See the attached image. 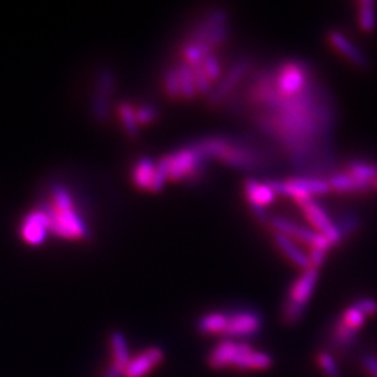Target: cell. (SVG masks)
Here are the masks:
<instances>
[{
  "label": "cell",
  "instance_id": "1",
  "mask_svg": "<svg viewBox=\"0 0 377 377\" xmlns=\"http://www.w3.org/2000/svg\"><path fill=\"white\" fill-rule=\"evenodd\" d=\"M246 97L255 108L253 123L277 144L298 176L328 179L335 173L337 105L316 73L301 91L282 94L269 69H263L253 76Z\"/></svg>",
  "mask_w": 377,
  "mask_h": 377
},
{
  "label": "cell",
  "instance_id": "2",
  "mask_svg": "<svg viewBox=\"0 0 377 377\" xmlns=\"http://www.w3.org/2000/svg\"><path fill=\"white\" fill-rule=\"evenodd\" d=\"M206 160L219 161L242 170L265 172L272 166V156L252 141L236 137H207L192 146Z\"/></svg>",
  "mask_w": 377,
  "mask_h": 377
},
{
  "label": "cell",
  "instance_id": "3",
  "mask_svg": "<svg viewBox=\"0 0 377 377\" xmlns=\"http://www.w3.org/2000/svg\"><path fill=\"white\" fill-rule=\"evenodd\" d=\"M272 364L274 361L269 354L256 351L249 344L236 340H222L207 355V365L213 371H267Z\"/></svg>",
  "mask_w": 377,
  "mask_h": 377
},
{
  "label": "cell",
  "instance_id": "4",
  "mask_svg": "<svg viewBox=\"0 0 377 377\" xmlns=\"http://www.w3.org/2000/svg\"><path fill=\"white\" fill-rule=\"evenodd\" d=\"M318 278L319 269L309 267L303 269V272L291 285L281 309V320L285 325H295L301 322L305 315V309L313 295Z\"/></svg>",
  "mask_w": 377,
  "mask_h": 377
},
{
  "label": "cell",
  "instance_id": "5",
  "mask_svg": "<svg viewBox=\"0 0 377 377\" xmlns=\"http://www.w3.org/2000/svg\"><path fill=\"white\" fill-rule=\"evenodd\" d=\"M206 158L199 154L192 146L182 149L173 154L162 157L157 163L166 179L183 180L200 176Z\"/></svg>",
  "mask_w": 377,
  "mask_h": 377
},
{
  "label": "cell",
  "instance_id": "6",
  "mask_svg": "<svg viewBox=\"0 0 377 377\" xmlns=\"http://www.w3.org/2000/svg\"><path fill=\"white\" fill-rule=\"evenodd\" d=\"M41 210L50 222V229L54 235L64 239H83L90 235L87 224L79 216L77 210H59L50 203L42 204Z\"/></svg>",
  "mask_w": 377,
  "mask_h": 377
},
{
  "label": "cell",
  "instance_id": "7",
  "mask_svg": "<svg viewBox=\"0 0 377 377\" xmlns=\"http://www.w3.org/2000/svg\"><path fill=\"white\" fill-rule=\"evenodd\" d=\"M228 35H229L228 14L224 10L218 8L211 11L204 18V21L195 30L190 41L204 44L213 51L214 47H219L225 42Z\"/></svg>",
  "mask_w": 377,
  "mask_h": 377
},
{
  "label": "cell",
  "instance_id": "8",
  "mask_svg": "<svg viewBox=\"0 0 377 377\" xmlns=\"http://www.w3.org/2000/svg\"><path fill=\"white\" fill-rule=\"evenodd\" d=\"M263 327V319L253 311H236L228 313V325L224 332L225 340L246 338L257 334Z\"/></svg>",
  "mask_w": 377,
  "mask_h": 377
},
{
  "label": "cell",
  "instance_id": "9",
  "mask_svg": "<svg viewBox=\"0 0 377 377\" xmlns=\"http://www.w3.org/2000/svg\"><path fill=\"white\" fill-rule=\"evenodd\" d=\"M165 358V351L161 347H150L143 352L137 354L132 358L127 365L123 377H146L149 376Z\"/></svg>",
  "mask_w": 377,
  "mask_h": 377
},
{
  "label": "cell",
  "instance_id": "10",
  "mask_svg": "<svg viewBox=\"0 0 377 377\" xmlns=\"http://www.w3.org/2000/svg\"><path fill=\"white\" fill-rule=\"evenodd\" d=\"M133 182L140 189L158 192L163 187L166 176L158 168V165H156L150 158H141L134 165Z\"/></svg>",
  "mask_w": 377,
  "mask_h": 377
},
{
  "label": "cell",
  "instance_id": "11",
  "mask_svg": "<svg viewBox=\"0 0 377 377\" xmlns=\"http://www.w3.org/2000/svg\"><path fill=\"white\" fill-rule=\"evenodd\" d=\"M245 193L252 210L262 222H269V216L266 213V206L272 203L275 199V193L269 189L267 183H259L255 179H246L245 182Z\"/></svg>",
  "mask_w": 377,
  "mask_h": 377
},
{
  "label": "cell",
  "instance_id": "12",
  "mask_svg": "<svg viewBox=\"0 0 377 377\" xmlns=\"http://www.w3.org/2000/svg\"><path fill=\"white\" fill-rule=\"evenodd\" d=\"M252 66V59L242 57L238 62L233 63V66L229 69V71L224 76L222 81L218 83L216 88H213L211 94L209 95V100L211 104H219L233 88L239 81L246 76L248 70Z\"/></svg>",
  "mask_w": 377,
  "mask_h": 377
},
{
  "label": "cell",
  "instance_id": "13",
  "mask_svg": "<svg viewBox=\"0 0 377 377\" xmlns=\"http://www.w3.org/2000/svg\"><path fill=\"white\" fill-rule=\"evenodd\" d=\"M50 222L45 213L40 209L24 216L20 228L21 238L30 245H41L47 238Z\"/></svg>",
  "mask_w": 377,
  "mask_h": 377
},
{
  "label": "cell",
  "instance_id": "14",
  "mask_svg": "<svg viewBox=\"0 0 377 377\" xmlns=\"http://www.w3.org/2000/svg\"><path fill=\"white\" fill-rule=\"evenodd\" d=\"M328 41L330 44L340 52L344 54L354 66L359 67V69H368L369 67V59L368 56L364 54L356 45H354V42L344 35L342 33L332 30L328 33Z\"/></svg>",
  "mask_w": 377,
  "mask_h": 377
},
{
  "label": "cell",
  "instance_id": "15",
  "mask_svg": "<svg viewBox=\"0 0 377 377\" xmlns=\"http://www.w3.org/2000/svg\"><path fill=\"white\" fill-rule=\"evenodd\" d=\"M327 182H328L331 190H335V192L366 193V192H371L372 189H375L373 183L358 179L348 172H335L327 179Z\"/></svg>",
  "mask_w": 377,
  "mask_h": 377
},
{
  "label": "cell",
  "instance_id": "16",
  "mask_svg": "<svg viewBox=\"0 0 377 377\" xmlns=\"http://www.w3.org/2000/svg\"><path fill=\"white\" fill-rule=\"evenodd\" d=\"M274 242L278 246V249L299 269H308L311 267V262H309V256L305 255L296 245L295 242L282 233L275 232L274 233Z\"/></svg>",
  "mask_w": 377,
  "mask_h": 377
},
{
  "label": "cell",
  "instance_id": "17",
  "mask_svg": "<svg viewBox=\"0 0 377 377\" xmlns=\"http://www.w3.org/2000/svg\"><path fill=\"white\" fill-rule=\"evenodd\" d=\"M109 342H110V352H112V358H113L112 364L124 372L127 365L132 361V355H130L124 334L119 330H113L109 334Z\"/></svg>",
  "mask_w": 377,
  "mask_h": 377
},
{
  "label": "cell",
  "instance_id": "18",
  "mask_svg": "<svg viewBox=\"0 0 377 377\" xmlns=\"http://www.w3.org/2000/svg\"><path fill=\"white\" fill-rule=\"evenodd\" d=\"M228 325V313L224 312H211L207 315H203L197 323V331L203 335H221L224 337V332Z\"/></svg>",
  "mask_w": 377,
  "mask_h": 377
},
{
  "label": "cell",
  "instance_id": "19",
  "mask_svg": "<svg viewBox=\"0 0 377 377\" xmlns=\"http://www.w3.org/2000/svg\"><path fill=\"white\" fill-rule=\"evenodd\" d=\"M175 69H176L179 84H180V98L193 100L199 94V91L196 87L192 67L187 64H180L179 67H175Z\"/></svg>",
  "mask_w": 377,
  "mask_h": 377
},
{
  "label": "cell",
  "instance_id": "20",
  "mask_svg": "<svg viewBox=\"0 0 377 377\" xmlns=\"http://www.w3.org/2000/svg\"><path fill=\"white\" fill-rule=\"evenodd\" d=\"M347 172L358 179L372 183L377 178V165L372 162L352 160L347 163Z\"/></svg>",
  "mask_w": 377,
  "mask_h": 377
},
{
  "label": "cell",
  "instance_id": "21",
  "mask_svg": "<svg viewBox=\"0 0 377 377\" xmlns=\"http://www.w3.org/2000/svg\"><path fill=\"white\" fill-rule=\"evenodd\" d=\"M359 25L364 31H373L376 28V1L362 0L359 1Z\"/></svg>",
  "mask_w": 377,
  "mask_h": 377
},
{
  "label": "cell",
  "instance_id": "22",
  "mask_svg": "<svg viewBox=\"0 0 377 377\" xmlns=\"http://www.w3.org/2000/svg\"><path fill=\"white\" fill-rule=\"evenodd\" d=\"M356 337H358V331L351 330L340 319L335 320V323L332 325V340L338 347L349 348L356 341Z\"/></svg>",
  "mask_w": 377,
  "mask_h": 377
},
{
  "label": "cell",
  "instance_id": "23",
  "mask_svg": "<svg viewBox=\"0 0 377 377\" xmlns=\"http://www.w3.org/2000/svg\"><path fill=\"white\" fill-rule=\"evenodd\" d=\"M342 323L345 324L347 327H349L351 330H354V331H359L364 325H365V323H366V316L355 306V305H352V306H349V308H347L345 311H344V313L338 318Z\"/></svg>",
  "mask_w": 377,
  "mask_h": 377
},
{
  "label": "cell",
  "instance_id": "24",
  "mask_svg": "<svg viewBox=\"0 0 377 377\" xmlns=\"http://www.w3.org/2000/svg\"><path fill=\"white\" fill-rule=\"evenodd\" d=\"M337 229H338V233L340 236L342 238V240L349 236V235H354L359 226H361V219L355 214H344L342 216H340V219L337 222H334Z\"/></svg>",
  "mask_w": 377,
  "mask_h": 377
},
{
  "label": "cell",
  "instance_id": "25",
  "mask_svg": "<svg viewBox=\"0 0 377 377\" xmlns=\"http://www.w3.org/2000/svg\"><path fill=\"white\" fill-rule=\"evenodd\" d=\"M316 361L318 365L320 366V369L323 371L324 375L327 377H341V372L340 368L335 362V359L325 351H320L316 355Z\"/></svg>",
  "mask_w": 377,
  "mask_h": 377
},
{
  "label": "cell",
  "instance_id": "26",
  "mask_svg": "<svg viewBox=\"0 0 377 377\" xmlns=\"http://www.w3.org/2000/svg\"><path fill=\"white\" fill-rule=\"evenodd\" d=\"M119 115H120V119L123 122V126H124L126 132L130 136H137L139 134V129H137V120H136L134 109L132 108L129 104H122L119 107Z\"/></svg>",
  "mask_w": 377,
  "mask_h": 377
},
{
  "label": "cell",
  "instance_id": "27",
  "mask_svg": "<svg viewBox=\"0 0 377 377\" xmlns=\"http://www.w3.org/2000/svg\"><path fill=\"white\" fill-rule=\"evenodd\" d=\"M163 88L170 98H180V84L175 67L166 70L163 76Z\"/></svg>",
  "mask_w": 377,
  "mask_h": 377
},
{
  "label": "cell",
  "instance_id": "28",
  "mask_svg": "<svg viewBox=\"0 0 377 377\" xmlns=\"http://www.w3.org/2000/svg\"><path fill=\"white\" fill-rule=\"evenodd\" d=\"M200 66L211 83H214L221 77V63L214 54H207L200 63Z\"/></svg>",
  "mask_w": 377,
  "mask_h": 377
},
{
  "label": "cell",
  "instance_id": "29",
  "mask_svg": "<svg viewBox=\"0 0 377 377\" xmlns=\"http://www.w3.org/2000/svg\"><path fill=\"white\" fill-rule=\"evenodd\" d=\"M113 76L108 70H104L98 76V88H97V95H101L104 98H108L109 94L113 90Z\"/></svg>",
  "mask_w": 377,
  "mask_h": 377
},
{
  "label": "cell",
  "instance_id": "30",
  "mask_svg": "<svg viewBox=\"0 0 377 377\" xmlns=\"http://www.w3.org/2000/svg\"><path fill=\"white\" fill-rule=\"evenodd\" d=\"M93 112L98 120H101V122L107 120L109 112L108 98H104L101 95H95L93 100Z\"/></svg>",
  "mask_w": 377,
  "mask_h": 377
},
{
  "label": "cell",
  "instance_id": "31",
  "mask_svg": "<svg viewBox=\"0 0 377 377\" xmlns=\"http://www.w3.org/2000/svg\"><path fill=\"white\" fill-rule=\"evenodd\" d=\"M366 318L368 316H375L377 315V302L373 299H369V298H364V299H359L354 303Z\"/></svg>",
  "mask_w": 377,
  "mask_h": 377
},
{
  "label": "cell",
  "instance_id": "32",
  "mask_svg": "<svg viewBox=\"0 0 377 377\" xmlns=\"http://www.w3.org/2000/svg\"><path fill=\"white\" fill-rule=\"evenodd\" d=\"M134 115H136L137 123L146 124V123L153 122L157 117V109L153 108V107H143V108L136 109Z\"/></svg>",
  "mask_w": 377,
  "mask_h": 377
},
{
  "label": "cell",
  "instance_id": "33",
  "mask_svg": "<svg viewBox=\"0 0 377 377\" xmlns=\"http://www.w3.org/2000/svg\"><path fill=\"white\" fill-rule=\"evenodd\" d=\"M325 253L322 249H316L312 248L311 255H309V262H311V267L312 269H320L323 266L324 260H325Z\"/></svg>",
  "mask_w": 377,
  "mask_h": 377
},
{
  "label": "cell",
  "instance_id": "34",
  "mask_svg": "<svg viewBox=\"0 0 377 377\" xmlns=\"http://www.w3.org/2000/svg\"><path fill=\"white\" fill-rule=\"evenodd\" d=\"M362 365L365 371L369 373L371 377H377V358L373 355H365L362 358Z\"/></svg>",
  "mask_w": 377,
  "mask_h": 377
},
{
  "label": "cell",
  "instance_id": "35",
  "mask_svg": "<svg viewBox=\"0 0 377 377\" xmlns=\"http://www.w3.org/2000/svg\"><path fill=\"white\" fill-rule=\"evenodd\" d=\"M123 373H124V372H123L120 368H117L116 365L112 364L108 369L105 371V373L103 375V377H123Z\"/></svg>",
  "mask_w": 377,
  "mask_h": 377
},
{
  "label": "cell",
  "instance_id": "36",
  "mask_svg": "<svg viewBox=\"0 0 377 377\" xmlns=\"http://www.w3.org/2000/svg\"><path fill=\"white\" fill-rule=\"evenodd\" d=\"M372 183H373V187H376L377 189V178L375 179V180H373V182H372Z\"/></svg>",
  "mask_w": 377,
  "mask_h": 377
}]
</instances>
